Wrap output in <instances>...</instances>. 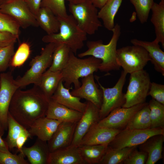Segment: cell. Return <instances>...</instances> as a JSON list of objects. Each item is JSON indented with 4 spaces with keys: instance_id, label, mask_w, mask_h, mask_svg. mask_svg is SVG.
Wrapping results in <instances>:
<instances>
[{
    "instance_id": "1",
    "label": "cell",
    "mask_w": 164,
    "mask_h": 164,
    "mask_svg": "<svg viewBox=\"0 0 164 164\" xmlns=\"http://www.w3.org/2000/svg\"><path fill=\"white\" fill-rule=\"evenodd\" d=\"M49 100L36 85L26 90L18 88L11 100L9 113L19 124L28 129L36 119L46 116Z\"/></svg>"
},
{
    "instance_id": "2",
    "label": "cell",
    "mask_w": 164,
    "mask_h": 164,
    "mask_svg": "<svg viewBox=\"0 0 164 164\" xmlns=\"http://www.w3.org/2000/svg\"><path fill=\"white\" fill-rule=\"evenodd\" d=\"M120 26L116 24L112 31L113 35L108 43L104 44L101 40L89 41L86 43L87 49L79 53L78 56L82 58L90 56L101 60L99 70L102 72L119 70L121 67L116 59L117 44L121 34Z\"/></svg>"
},
{
    "instance_id": "3",
    "label": "cell",
    "mask_w": 164,
    "mask_h": 164,
    "mask_svg": "<svg viewBox=\"0 0 164 164\" xmlns=\"http://www.w3.org/2000/svg\"><path fill=\"white\" fill-rule=\"evenodd\" d=\"M58 18L60 23L58 32L47 34L43 37L42 40L46 43L64 44L76 54L84 46L87 34L79 28L71 15Z\"/></svg>"
},
{
    "instance_id": "4",
    "label": "cell",
    "mask_w": 164,
    "mask_h": 164,
    "mask_svg": "<svg viewBox=\"0 0 164 164\" xmlns=\"http://www.w3.org/2000/svg\"><path fill=\"white\" fill-rule=\"evenodd\" d=\"M101 62V60L92 56L78 58L71 51L68 62L61 71L64 86L71 88L70 85L73 84L75 89L79 87L81 85L79 79L97 71Z\"/></svg>"
},
{
    "instance_id": "5",
    "label": "cell",
    "mask_w": 164,
    "mask_h": 164,
    "mask_svg": "<svg viewBox=\"0 0 164 164\" xmlns=\"http://www.w3.org/2000/svg\"><path fill=\"white\" fill-rule=\"evenodd\" d=\"M56 45L55 43H48L42 49L40 54L32 59L30 62V68L22 77L15 80L19 88L30 84H37L43 74L51 65Z\"/></svg>"
},
{
    "instance_id": "6",
    "label": "cell",
    "mask_w": 164,
    "mask_h": 164,
    "mask_svg": "<svg viewBox=\"0 0 164 164\" xmlns=\"http://www.w3.org/2000/svg\"><path fill=\"white\" fill-rule=\"evenodd\" d=\"M69 10L79 28L87 34H94L102 26L97 8L90 0L77 4L69 3Z\"/></svg>"
},
{
    "instance_id": "7",
    "label": "cell",
    "mask_w": 164,
    "mask_h": 164,
    "mask_svg": "<svg viewBox=\"0 0 164 164\" xmlns=\"http://www.w3.org/2000/svg\"><path fill=\"white\" fill-rule=\"evenodd\" d=\"M151 83L149 74L143 69L131 73L122 107L130 108L145 102Z\"/></svg>"
},
{
    "instance_id": "8",
    "label": "cell",
    "mask_w": 164,
    "mask_h": 164,
    "mask_svg": "<svg viewBox=\"0 0 164 164\" xmlns=\"http://www.w3.org/2000/svg\"><path fill=\"white\" fill-rule=\"evenodd\" d=\"M116 59L118 65L127 74L143 69L151 60L148 53L143 48L133 45L117 49Z\"/></svg>"
},
{
    "instance_id": "9",
    "label": "cell",
    "mask_w": 164,
    "mask_h": 164,
    "mask_svg": "<svg viewBox=\"0 0 164 164\" xmlns=\"http://www.w3.org/2000/svg\"><path fill=\"white\" fill-rule=\"evenodd\" d=\"M164 128H157L145 129L125 128L120 132L108 146L114 149L136 146L141 145L155 135H164Z\"/></svg>"
},
{
    "instance_id": "10",
    "label": "cell",
    "mask_w": 164,
    "mask_h": 164,
    "mask_svg": "<svg viewBox=\"0 0 164 164\" xmlns=\"http://www.w3.org/2000/svg\"><path fill=\"white\" fill-rule=\"evenodd\" d=\"M127 74L122 70L117 83L111 88L104 87L96 79L103 94L102 102L99 111L100 120L106 117L114 109L122 107L125 103V94L122 90Z\"/></svg>"
},
{
    "instance_id": "11",
    "label": "cell",
    "mask_w": 164,
    "mask_h": 164,
    "mask_svg": "<svg viewBox=\"0 0 164 164\" xmlns=\"http://www.w3.org/2000/svg\"><path fill=\"white\" fill-rule=\"evenodd\" d=\"M0 12L12 18L22 28L39 26L35 16L24 0H14L0 5Z\"/></svg>"
},
{
    "instance_id": "12",
    "label": "cell",
    "mask_w": 164,
    "mask_h": 164,
    "mask_svg": "<svg viewBox=\"0 0 164 164\" xmlns=\"http://www.w3.org/2000/svg\"><path fill=\"white\" fill-rule=\"evenodd\" d=\"M0 80V125L6 130L8 129V116L10 104L14 93L19 88L11 72L1 73Z\"/></svg>"
},
{
    "instance_id": "13",
    "label": "cell",
    "mask_w": 164,
    "mask_h": 164,
    "mask_svg": "<svg viewBox=\"0 0 164 164\" xmlns=\"http://www.w3.org/2000/svg\"><path fill=\"white\" fill-rule=\"evenodd\" d=\"M147 103L145 102L128 108L120 107L112 111L97 123L101 127L121 130L133 115Z\"/></svg>"
},
{
    "instance_id": "14",
    "label": "cell",
    "mask_w": 164,
    "mask_h": 164,
    "mask_svg": "<svg viewBox=\"0 0 164 164\" xmlns=\"http://www.w3.org/2000/svg\"><path fill=\"white\" fill-rule=\"evenodd\" d=\"M86 103V109L77 123L71 145L78 146L90 128L100 120V108L89 101Z\"/></svg>"
},
{
    "instance_id": "15",
    "label": "cell",
    "mask_w": 164,
    "mask_h": 164,
    "mask_svg": "<svg viewBox=\"0 0 164 164\" xmlns=\"http://www.w3.org/2000/svg\"><path fill=\"white\" fill-rule=\"evenodd\" d=\"M81 80L80 86L73 89L71 94L91 102L100 109L102 102V91L95 83L93 74L81 78Z\"/></svg>"
},
{
    "instance_id": "16",
    "label": "cell",
    "mask_w": 164,
    "mask_h": 164,
    "mask_svg": "<svg viewBox=\"0 0 164 164\" xmlns=\"http://www.w3.org/2000/svg\"><path fill=\"white\" fill-rule=\"evenodd\" d=\"M77 122H62L47 142L50 152L68 147L72 142Z\"/></svg>"
},
{
    "instance_id": "17",
    "label": "cell",
    "mask_w": 164,
    "mask_h": 164,
    "mask_svg": "<svg viewBox=\"0 0 164 164\" xmlns=\"http://www.w3.org/2000/svg\"><path fill=\"white\" fill-rule=\"evenodd\" d=\"M97 123L90 128L83 137L79 145H108L121 131L100 126Z\"/></svg>"
},
{
    "instance_id": "18",
    "label": "cell",
    "mask_w": 164,
    "mask_h": 164,
    "mask_svg": "<svg viewBox=\"0 0 164 164\" xmlns=\"http://www.w3.org/2000/svg\"><path fill=\"white\" fill-rule=\"evenodd\" d=\"M83 114L50 99L46 116L61 122H77Z\"/></svg>"
},
{
    "instance_id": "19",
    "label": "cell",
    "mask_w": 164,
    "mask_h": 164,
    "mask_svg": "<svg viewBox=\"0 0 164 164\" xmlns=\"http://www.w3.org/2000/svg\"><path fill=\"white\" fill-rule=\"evenodd\" d=\"M62 122L45 116L36 120L28 130L31 136L44 141H48Z\"/></svg>"
},
{
    "instance_id": "20",
    "label": "cell",
    "mask_w": 164,
    "mask_h": 164,
    "mask_svg": "<svg viewBox=\"0 0 164 164\" xmlns=\"http://www.w3.org/2000/svg\"><path fill=\"white\" fill-rule=\"evenodd\" d=\"M47 164H85L78 146L70 145L50 152Z\"/></svg>"
},
{
    "instance_id": "21",
    "label": "cell",
    "mask_w": 164,
    "mask_h": 164,
    "mask_svg": "<svg viewBox=\"0 0 164 164\" xmlns=\"http://www.w3.org/2000/svg\"><path fill=\"white\" fill-rule=\"evenodd\" d=\"M63 82L62 80L50 99L70 108L84 113L86 103L81 102L80 98L73 95L70 91L71 88L65 87Z\"/></svg>"
},
{
    "instance_id": "22",
    "label": "cell",
    "mask_w": 164,
    "mask_h": 164,
    "mask_svg": "<svg viewBox=\"0 0 164 164\" xmlns=\"http://www.w3.org/2000/svg\"><path fill=\"white\" fill-rule=\"evenodd\" d=\"M133 45L141 46L148 53L150 61L157 71L164 75V52L160 48L159 43L154 39L152 42L134 39L131 40Z\"/></svg>"
},
{
    "instance_id": "23",
    "label": "cell",
    "mask_w": 164,
    "mask_h": 164,
    "mask_svg": "<svg viewBox=\"0 0 164 164\" xmlns=\"http://www.w3.org/2000/svg\"><path fill=\"white\" fill-rule=\"evenodd\" d=\"M50 151L47 142L38 138L30 147L23 146L22 153L31 164H47Z\"/></svg>"
},
{
    "instance_id": "24",
    "label": "cell",
    "mask_w": 164,
    "mask_h": 164,
    "mask_svg": "<svg viewBox=\"0 0 164 164\" xmlns=\"http://www.w3.org/2000/svg\"><path fill=\"white\" fill-rule=\"evenodd\" d=\"M164 135H154L141 144V151L147 153L146 164H154L162 158Z\"/></svg>"
},
{
    "instance_id": "25",
    "label": "cell",
    "mask_w": 164,
    "mask_h": 164,
    "mask_svg": "<svg viewBox=\"0 0 164 164\" xmlns=\"http://www.w3.org/2000/svg\"><path fill=\"white\" fill-rule=\"evenodd\" d=\"M62 78L61 71L53 72L48 69L43 74L36 85L38 86L49 100L56 90Z\"/></svg>"
},
{
    "instance_id": "26",
    "label": "cell",
    "mask_w": 164,
    "mask_h": 164,
    "mask_svg": "<svg viewBox=\"0 0 164 164\" xmlns=\"http://www.w3.org/2000/svg\"><path fill=\"white\" fill-rule=\"evenodd\" d=\"M36 18L39 26L47 34L58 32L60 26L59 21L57 17L48 9L40 7Z\"/></svg>"
},
{
    "instance_id": "27",
    "label": "cell",
    "mask_w": 164,
    "mask_h": 164,
    "mask_svg": "<svg viewBox=\"0 0 164 164\" xmlns=\"http://www.w3.org/2000/svg\"><path fill=\"white\" fill-rule=\"evenodd\" d=\"M108 146V145H80L78 148L85 164H99Z\"/></svg>"
},
{
    "instance_id": "28",
    "label": "cell",
    "mask_w": 164,
    "mask_h": 164,
    "mask_svg": "<svg viewBox=\"0 0 164 164\" xmlns=\"http://www.w3.org/2000/svg\"><path fill=\"white\" fill-rule=\"evenodd\" d=\"M151 10L152 15L151 21L153 25L155 34V39L160 43L164 48V1L159 3L154 2Z\"/></svg>"
},
{
    "instance_id": "29",
    "label": "cell",
    "mask_w": 164,
    "mask_h": 164,
    "mask_svg": "<svg viewBox=\"0 0 164 164\" xmlns=\"http://www.w3.org/2000/svg\"><path fill=\"white\" fill-rule=\"evenodd\" d=\"M123 0H108L98 12L99 19L102 21L104 27L112 31L114 26V19Z\"/></svg>"
},
{
    "instance_id": "30",
    "label": "cell",
    "mask_w": 164,
    "mask_h": 164,
    "mask_svg": "<svg viewBox=\"0 0 164 164\" xmlns=\"http://www.w3.org/2000/svg\"><path fill=\"white\" fill-rule=\"evenodd\" d=\"M71 51L65 44L56 43L53 54L52 63L48 70L53 72L61 71L68 62Z\"/></svg>"
},
{
    "instance_id": "31",
    "label": "cell",
    "mask_w": 164,
    "mask_h": 164,
    "mask_svg": "<svg viewBox=\"0 0 164 164\" xmlns=\"http://www.w3.org/2000/svg\"><path fill=\"white\" fill-rule=\"evenodd\" d=\"M150 109L147 103L132 117L125 128L145 129L150 128Z\"/></svg>"
},
{
    "instance_id": "32",
    "label": "cell",
    "mask_w": 164,
    "mask_h": 164,
    "mask_svg": "<svg viewBox=\"0 0 164 164\" xmlns=\"http://www.w3.org/2000/svg\"><path fill=\"white\" fill-rule=\"evenodd\" d=\"M136 147L114 149L108 146L106 153L99 164H122Z\"/></svg>"
},
{
    "instance_id": "33",
    "label": "cell",
    "mask_w": 164,
    "mask_h": 164,
    "mask_svg": "<svg viewBox=\"0 0 164 164\" xmlns=\"http://www.w3.org/2000/svg\"><path fill=\"white\" fill-rule=\"evenodd\" d=\"M148 105L150 109V128H164V104L152 99Z\"/></svg>"
},
{
    "instance_id": "34",
    "label": "cell",
    "mask_w": 164,
    "mask_h": 164,
    "mask_svg": "<svg viewBox=\"0 0 164 164\" xmlns=\"http://www.w3.org/2000/svg\"><path fill=\"white\" fill-rule=\"evenodd\" d=\"M7 135L5 140L9 150L16 147V142L19 135L25 128L16 121L9 113L8 116Z\"/></svg>"
},
{
    "instance_id": "35",
    "label": "cell",
    "mask_w": 164,
    "mask_h": 164,
    "mask_svg": "<svg viewBox=\"0 0 164 164\" xmlns=\"http://www.w3.org/2000/svg\"><path fill=\"white\" fill-rule=\"evenodd\" d=\"M134 6L137 17L141 23L147 22L154 0H130Z\"/></svg>"
},
{
    "instance_id": "36",
    "label": "cell",
    "mask_w": 164,
    "mask_h": 164,
    "mask_svg": "<svg viewBox=\"0 0 164 164\" xmlns=\"http://www.w3.org/2000/svg\"><path fill=\"white\" fill-rule=\"evenodd\" d=\"M30 52L29 45L26 42L22 43L14 53L10 65L14 67L22 66L29 57Z\"/></svg>"
},
{
    "instance_id": "37",
    "label": "cell",
    "mask_w": 164,
    "mask_h": 164,
    "mask_svg": "<svg viewBox=\"0 0 164 164\" xmlns=\"http://www.w3.org/2000/svg\"><path fill=\"white\" fill-rule=\"evenodd\" d=\"M65 1L66 0H42L40 7L48 9L58 18L64 17L68 15Z\"/></svg>"
},
{
    "instance_id": "38",
    "label": "cell",
    "mask_w": 164,
    "mask_h": 164,
    "mask_svg": "<svg viewBox=\"0 0 164 164\" xmlns=\"http://www.w3.org/2000/svg\"><path fill=\"white\" fill-rule=\"evenodd\" d=\"M20 27L17 23L8 15L0 12V31L10 33L19 38Z\"/></svg>"
},
{
    "instance_id": "39",
    "label": "cell",
    "mask_w": 164,
    "mask_h": 164,
    "mask_svg": "<svg viewBox=\"0 0 164 164\" xmlns=\"http://www.w3.org/2000/svg\"><path fill=\"white\" fill-rule=\"evenodd\" d=\"M15 43L0 47V72L5 71L10 65L15 53Z\"/></svg>"
},
{
    "instance_id": "40",
    "label": "cell",
    "mask_w": 164,
    "mask_h": 164,
    "mask_svg": "<svg viewBox=\"0 0 164 164\" xmlns=\"http://www.w3.org/2000/svg\"><path fill=\"white\" fill-rule=\"evenodd\" d=\"M25 156L21 152L17 155L0 150V164H29L24 159Z\"/></svg>"
},
{
    "instance_id": "41",
    "label": "cell",
    "mask_w": 164,
    "mask_h": 164,
    "mask_svg": "<svg viewBox=\"0 0 164 164\" xmlns=\"http://www.w3.org/2000/svg\"><path fill=\"white\" fill-rule=\"evenodd\" d=\"M136 148L132 150L124 161L123 164H144L145 163L147 159V153L143 151H139L136 149Z\"/></svg>"
},
{
    "instance_id": "42",
    "label": "cell",
    "mask_w": 164,
    "mask_h": 164,
    "mask_svg": "<svg viewBox=\"0 0 164 164\" xmlns=\"http://www.w3.org/2000/svg\"><path fill=\"white\" fill-rule=\"evenodd\" d=\"M148 95L151 96L152 99L164 104V85L151 82Z\"/></svg>"
},
{
    "instance_id": "43",
    "label": "cell",
    "mask_w": 164,
    "mask_h": 164,
    "mask_svg": "<svg viewBox=\"0 0 164 164\" xmlns=\"http://www.w3.org/2000/svg\"><path fill=\"white\" fill-rule=\"evenodd\" d=\"M19 38L10 33L0 31V47L15 43Z\"/></svg>"
},
{
    "instance_id": "44",
    "label": "cell",
    "mask_w": 164,
    "mask_h": 164,
    "mask_svg": "<svg viewBox=\"0 0 164 164\" xmlns=\"http://www.w3.org/2000/svg\"><path fill=\"white\" fill-rule=\"evenodd\" d=\"M32 137L27 129L26 128L23 129L16 140V148L18 151L22 152V149L24 143L29 138H31Z\"/></svg>"
},
{
    "instance_id": "45",
    "label": "cell",
    "mask_w": 164,
    "mask_h": 164,
    "mask_svg": "<svg viewBox=\"0 0 164 164\" xmlns=\"http://www.w3.org/2000/svg\"><path fill=\"white\" fill-rule=\"evenodd\" d=\"M31 12L36 15L40 8L42 0H24Z\"/></svg>"
},
{
    "instance_id": "46",
    "label": "cell",
    "mask_w": 164,
    "mask_h": 164,
    "mask_svg": "<svg viewBox=\"0 0 164 164\" xmlns=\"http://www.w3.org/2000/svg\"><path fill=\"white\" fill-rule=\"evenodd\" d=\"M108 0H90L97 8L101 9Z\"/></svg>"
},
{
    "instance_id": "47",
    "label": "cell",
    "mask_w": 164,
    "mask_h": 164,
    "mask_svg": "<svg viewBox=\"0 0 164 164\" xmlns=\"http://www.w3.org/2000/svg\"><path fill=\"white\" fill-rule=\"evenodd\" d=\"M2 137L0 135V150L5 152H10L6 143Z\"/></svg>"
},
{
    "instance_id": "48",
    "label": "cell",
    "mask_w": 164,
    "mask_h": 164,
    "mask_svg": "<svg viewBox=\"0 0 164 164\" xmlns=\"http://www.w3.org/2000/svg\"><path fill=\"white\" fill-rule=\"evenodd\" d=\"M87 0H66L69 2V3L77 4L85 1Z\"/></svg>"
},
{
    "instance_id": "49",
    "label": "cell",
    "mask_w": 164,
    "mask_h": 164,
    "mask_svg": "<svg viewBox=\"0 0 164 164\" xmlns=\"http://www.w3.org/2000/svg\"><path fill=\"white\" fill-rule=\"evenodd\" d=\"M14 0H0V5Z\"/></svg>"
},
{
    "instance_id": "50",
    "label": "cell",
    "mask_w": 164,
    "mask_h": 164,
    "mask_svg": "<svg viewBox=\"0 0 164 164\" xmlns=\"http://www.w3.org/2000/svg\"><path fill=\"white\" fill-rule=\"evenodd\" d=\"M5 130L0 125V135L2 136L4 134Z\"/></svg>"
},
{
    "instance_id": "51",
    "label": "cell",
    "mask_w": 164,
    "mask_h": 164,
    "mask_svg": "<svg viewBox=\"0 0 164 164\" xmlns=\"http://www.w3.org/2000/svg\"><path fill=\"white\" fill-rule=\"evenodd\" d=\"M160 1H164V0H160Z\"/></svg>"
},
{
    "instance_id": "52",
    "label": "cell",
    "mask_w": 164,
    "mask_h": 164,
    "mask_svg": "<svg viewBox=\"0 0 164 164\" xmlns=\"http://www.w3.org/2000/svg\"></svg>"
}]
</instances>
